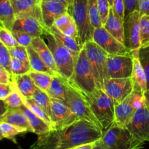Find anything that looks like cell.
<instances>
[{
    "mask_svg": "<svg viewBox=\"0 0 149 149\" xmlns=\"http://www.w3.org/2000/svg\"><path fill=\"white\" fill-rule=\"evenodd\" d=\"M139 49H140L131 51L132 61H133L132 79L134 86L133 91L144 94L148 90V86H147L146 76L140 61Z\"/></svg>",
    "mask_w": 149,
    "mask_h": 149,
    "instance_id": "obj_19",
    "label": "cell"
},
{
    "mask_svg": "<svg viewBox=\"0 0 149 149\" xmlns=\"http://www.w3.org/2000/svg\"><path fill=\"white\" fill-rule=\"evenodd\" d=\"M13 82V74L4 67L0 65V84H10Z\"/></svg>",
    "mask_w": 149,
    "mask_h": 149,
    "instance_id": "obj_45",
    "label": "cell"
},
{
    "mask_svg": "<svg viewBox=\"0 0 149 149\" xmlns=\"http://www.w3.org/2000/svg\"><path fill=\"white\" fill-rule=\"evenodd\" d=\"M93 149H109L106 146L104 145L103 142L101 141V138L97 141H95V143L94 147H93Z\"/></svg>",
    "mask_w": 149,
    "mask_h": 149,
    "instance_id": "obj_51",
    "label": "cell"
},
{
    "mask_svg": "<svg viewBox=\"0 0 149 149\" xmlns=\"http://www.w3.org/2000/svg\"><path fill=\"white\" fill-rule=\"evenodd\" d=\"M13 82L24 98H31L37 88L30 75L28 74L13 75Z\"/></svg>",
    "mask_w": 149,
    "mask_h": 149,
    "instance_id": "obj_23",
    "label": "cell"
},
{
    "mask_svg": "<svg viewBox=\"0 0 149 149\" xmlns=\"http://www.w3.org/2000/svg\"><path fill=\"white\" fill-rule=\"evenodd\" d=\"M15 20L10 0H0V26L12 31Z\"/></svg>",
    "mask_w": 149,
    "mask_h": 149,
    "instance_id": "obj_26",
    "label": "cell"
},
{
    "mask_svg": "<svg viewBox=\"0 0 149 149\" xmlns=\"http://www.w3.org/2000/svg\"><path fill=\"white\" fill-rule=\"evenodd\" d=\"M31 46L34 48L35 50L38 52L39 56L42 58L46 65L53 71L55 74H58V68L55 65L53 55L51 52L48 45L45 43L44 39L41 36L33 38L31 42Z\"/></svg>",
    "mask_w": 149,
    "mask_h": 149,
    "instance_id": "obj_21",
    "label": "cell"
},
{
    "mask_svg": "<svg viewBox=\"0 0 149 149\" xmlns=\"http://www.w3.org/2000/svg\"><path fill=\"white\" fill-rule=\"evenodd\" d=\"M8 49L10 55H11V58H14L17 60H20V61H24V62L29 63V55H28L26 47L23 46V45H17V46L10 48Z\"/></svg>",
    "mask_w": 149,
    "mask_h": 149,
    "instance_id": "obj_40",
    "label": "cell"
},
{
    "mask_svg": "<svg viewBox=\"0 0 149 149\" xmlns=\"http://www.w3.org/2000/svg\"><path fill=\"white\" fill-rule=\"evenodd\" d=\"M7 110H8V108L6 106L4 100L0 99V117L2 116L7 111Z\"/></svg>",
    "mask_w": 149,
    "mask_h": 149,
    "instance_id": "obj_50",
    "label": "cell"
},
{
    "mask_svg": "<svg viewBox=\"0 0 149 149\" xmlns=\"http://www.w3.org/2000/svg\"><path fill=\"white\" fill-rule=\"evenodd\" d=\"M50 97L65 102L66 99V89L62 76L56 74L53 77L49 88L46 92Z\"/></svg>",
    "mask_w": 149,
    "mask_h": 149,
    "instance_id": "obj_27",
    "label": "cell"
},
{
    "mask_svg": "<svg viewBox=\"0 0 149 149\" xmlns=\"http://www.w3.org/2000/svg\"><path fill=\"white\" fill-rule=\"evenodd\" d=\"M3 138H4V136H3V134H2V132H1V129H0V141H1Z\"/></svg>",
    "mask_w": 149,
    "mask_h": 149,
    "instance_id": "obj_55",
    "label": "cell"
},
{
    "mask_svg": "<svg viewBox=\"0 0 149 149\" xmlns=\"http://www.w3.org/2000/svg\"><path fill=\"white\" fill-rule=\"evenodd\" d=\"M126 127L135 138L149 142V109L146 103L135 111Z\"/></svg>",
    "mask_w": 149,
    "mask_h": 149,
    "instance_id": "obj_14",
    "label": "cell"
},
{
    "mask_svg": "<svg viewBox=\"0 0 149 149\" xmlns=\"http://www.w3.org/2000/svg\"><path fill=\"white\" fill-rule=\"evenodd\" d=\"M146 103L144 94L133 91L127 98L115 106L114 125L126 127L134 113Z\"/></svg>",
    "mask_w": 149,
    "mask_h": 149,
    "instance_id": "obj_9",
    "label": "cell"
},
{
    "mask_svg": "<svg viewBox=\"0 0 149 149\" xmlns=\"http://www.w3.org/2000/svg\"><path fill=\"white\" fill-rule=\"evenodd\" d=\"M20 109L23 111L27 119H29V123L33 129V133L36 134L37 135H41L47 133L50 130L51 127L43 119L33 113L27 106L23 104V106H20Z\"/></svg>",
    "mask_w": 149,
    "mask_h": 149,
    "instance_id": "obj_25",
    "label": "cell"
},
{
    "mask_svg": "<svg viewBox=\"0 0 149 149\" xmlns=\"http://www.w3.org/2000/svg\"><path fill=\"white\" fill-rule=\"evenodd\" d=\"M45 36L47 39V45L53 55L58 74L67 79H71L77 57L48 30L46 31Z\"/></svg>",
    "mask_w": 149,
    "mask_h": 149,
    "instance_id": "obj_3",
    "label": "cell"
},
{
    "mask_svg": "<svg viewBox=\"0 0 149 149\" xmlns=\"http://www.w3.org/2000/svg\"><path fill=\"white\" fill-rule=\"evenodd\" d=\"M139 58L147 79V86L149 89V44L143 46L139 49Z\"/></svg>",
    "mask_w": 149,
    "mask_h": 149,
    "instance_id": "obj_39",
    "label": "cell"
},
{
    "mask_svg": "<svg viewBox=\"0 0 149 149\" xmlns=\"http://www.w3.org/2000/svg\"><path fill=\"white\" fill-rule=\"evenodd\" d=\"M69 13L74 18L79 34V43L83 47L84 44L93 38L92 27L88 12V0H74L69 7Z\"/></svg>",
    "mask_w": 149,
    "mask_h": 149,
    "instance_id": "obj_7",
    "label": "cell"
},
{
    "mask_svg": "<svg viewBox=\"0 0 149 149\" xmlns=\"http://www.w3.org/2000/svg\"><path fill=\"white\" fill-rule=\"evenodd\" d=\"M89 103L95 116L100 123L102 131L104 132L114 123V102L104 90H101L97 97Z\"/></svg>",
    "mask_w": 149,
    "mask_h": 149,
    "instance_id": "obj_8",
    "label": "cell"
},
{
    "mask_svg": "<svg viewBox=\"0 0 149 149\" xmlns=\"http://www.w3.org/2000/svg\"><path fill=\"white\" fill-rule=\"evenodd\" d=\"M103 27L114 36L118 41L122 42L125 45V28L124 22L122 21L113 13L111 7H110L109 13V17Z\"/></svg>",
    "mask_w": 149,
    "mask_h": 149,
    "instance_id": "obj_22",
    "label": "cell"
},
{
    "mask_svg": "<svg viewBox=\"0 0 149 149\" xmlns=\"http://www.w3.org/2000/svg\"><path fill=\"white\" fill-rule=\"evenodd\" d=\"M0 28H1V26H0Z\"/></svg>",
    "mask_w": 149,
    "mask_h": 149,
    "instance_id": "obj_57",
    "label": "cell"
},
{
    "mask_svg": "<svg viewBox=\"0 0 149 149\" xmlns=\"http://www.w3.org/2000/svg\"><path fill=\"white\" fill-rule=\"evenodd\" d=\"M41 10L42 21L46 29L54 26L55 20L63 15L69 13V8L67 6L52 0H42Z\"/></svg>",
    "mask_w": 149,
    "mask_h": 149,
    "instance_id": "obj_16",
    "label": "cell"
},
{
    "mask_svg": "<svg viewBox=\"0 0 149 149\" xmlns=\"http://www.w3.org/2000/svg\"><path fill=\"white\" fill-rule=\"evenodd\" d=\"M12 32L19 45H23L26 47L31 45V42L33 38L31 37L29 34L19 30H13Z\"/></svg>",
    "mask_w": 149,
    "mask_h": 149,
    "instance_id": "obj_41",
    "label": "cell"
},
{
    "mask_svg": "<svg viewBox=\"0 0 149 149\" xmlns=\"http://www.w3.org/2000/svg\"><path fill=\"white\" fill-rule=\"evenodd\" d=\"M83 47L85 49L97 86L100 90H103L104 81L108 79L107 58L109 54L93 42V39L87 41Z\"/></svg>",
    "mask_w": 149,
    "mask_h": 149,
    "instance_id": "obj_6",
    "label": "cell"
},
{
    "mask_svg": "<svg viewBox=\"0 0 149 149\" xmlns=\"http://www.w3.org/2000/svg\"><path fill=\"white\" fill-rule=\"evenodd\" d=\"M27 52L29 55V61L30 63L31 70L39 72H44L51 75H56L47 65H46L43 60L42 59L38 52L34 49V48L30 45L27 47Z\"/></svg>",
    "mask_w": 149,
    "mask_h": 149,
    "instance_id": "obj_29",
    "label": "cell"
},
{
    "mask_svg": "<svg viewBox=\"0 0 149 149\" xmlns=\"http://www.w3.org/2000/svg\"><path fill=\"white\" fill-rule=\"evenodd\" d=\"M67 1H68V5H69V7H71V5H72L73 1H74V0H67Z\"/></svg>",
    "mask_w": 149,
    "mask_h": 149,
    "instance_id": "obj_54",
    "label": "cell"
},
{
    "mask_svg": "<svg viewBox=\"0 0 149 149\" xmlns=\"http://www.w3.org/2000/svg\"><path fill=\"white\" fill-rule=\"evenodd\" d=\"M111 8L114 14L124 22L125 17V6L124 0H113Z\"/></svg>",
    "mask_w": 149,
    "mask_h": 149,
    "instance_id": "obj_44",
    "label": "cell"
},
{
    "mask_svg": "<svg viewBox=\"0 0 149 149\" xmlns=\"http://www.w3.org/2000/svg\"><path fill=\"white\" fill-rule=\"evenodd\" d=\"M140 35L141 47L149 44V15H141L140 19Z\"/></svg>",
    "mask_w": 149,
    "mask_h": 149,
    "instance_id": "obj_37",
    "label": "cell"
},
{
    "mask_svg": "<svg viewBox=\"0 0 149 149\" xmlns=\"http://www.w3.org/2000/svg\"><path fill=\"white\" fill-rule=\"evenodd\" d=\"M31 71L29 63L20 61L16 58H11L10 60V72L13 75H20L28 74Z\"/></svg>",
    "mask_w": 149,
    "mask_h": 149,
    "instance_id": "obj_35",
    "label": "cell"
},
{
    "mask_svg": "<svg viewBox=\"0 0 149 149\" xmlns=\"http://www.w3.org/2000/svg\"><path fill=\"white\" fill-rule=\"evenodd\" d=\"M54 26L58 28L62 33L74 38L79 42L78 29L77 24L69 13L63 15L59 18L57 19L54 23Z\"/></svg>",
    "mask_w": 149,
    "mask_h": 149,
    "instance_id": "obj_24",
    "label": "cell"
},
{
    "mask_svg": "<svg viewBox=\"0 0 149 149\" xmlns=\"http://www.w3.org/2000/svg\"><path fill=\"white\" fill-rule=\"evenodd\" d=\"M124 1L125 6V16L135 10H138L139 0H124Z\"/></svg>",
    "mask_w": 149,
    "mask_h": 149,
    "instance_id": "obj_46",
    "label": "cell"
},
{
    "mask_svg": "<svg viewBox=\"0 0 149 149\" xmlns=\"http://www.w3.org/2000/svg\"><path fill=\"white\" fill-rule=\"evenodd\" d=\"M24 105L27 106L33 113H34L36 116L40 117L41 119H43L45 122L48 124L52 128V121H51L50 117L48 116L47 113L42 109L39 106H38L36 103L33 101L31 98L26 99L24 98Z\"/></svg>",
    "mask_w": 149,
    "mask_h": 149,
    "instance_id": "obj_36",
    "label": "cell"
},
{
    "mask_svg": "<svg viewBox=\"0 0 149 149\" xmlns=\"http://www.w3.org/2000/svg\"><path fill=\"white\" fill-rule=\"evenodd\" d=\"M0 129H1L4 138L11 140L15 143H17L15 137L17 135L28 132L27 130L23 129V128L19 127L15 125H11V124L4 122H0Z\"/></svg>",
    "mask_w": 149,
    "mask_h": 149,
    "instance_id": "obj_32",
    "label": "cell"
},
{
    "mask_svg": "<svg viewBox=\"0 0 149 149\" xmlns=\"http://www.w3.org/2000/svg\"><path fill=\"white\" fill-rule=\"evenodd\" d=\"M95 143V141L91 143H84L81 144V145L77 146L74 147V148H71L69 149H93L94 147Z\"/></svg>",
    "mask_w": 149,
    "mask_h": 149,
    "instance_id": "obj_49",
    "label": "cell"
},
{
    "mask_svg": "<svg viewBox=\"0 0 149 149\" xmlns=\"http://www.w3.org/2000/svg\"><path fill=\"white\" fill-rule=\"evenodd\" d=\"M144 95H145L146 98V104L147 107H148L149 109V89L147 90L146 92L144 93Z\"/></svg>",
    "mask_w": 149,
    "mask_h": 149,
    "instance_id": "obj_52",
    "label": "cell"
},
{
    "mask_svg": "<svg viewBox=\"0 0 149 149\" xmlns=\"http://www.w3.org/2000/svg\"><path fill=\"white\" fill-rule=\"evenodd\" d=\"M47 30L49 31L57 39H58L61 43L63 44L65 47H67L76 56L78 57L79 54L82 47L80 46L79 42L76 39L68 36V35H65V33H62L55 26H52L50 29H47Z\"/></svg>",
    "mask_w": 149,
    "mask_h": 149,
    "instance_id": "obj_28",
    "label": "cell"
},
{
    "mask_svg": "<svg viewBox=\"0 0 149 149\" xmlns=\"http://www.w3.org/2000/svg\"><path fill=\"white\" fill-rule=\"evenodd\" d=\"M138 10L141 15H149V0H139Z\"/></svg>",
    "mask_w": 149,
    "mask_h": 149,
    "instance_id": "obj_48",
    "label": "cell"
},
{
    "mask_svg": "<svg viewBox=\"0 0 149 149\" xmlns=\"http://www.w3.org/2000/svg\"><path fill=\"white\" fill-rule=\"evenodd\" d=\"M31 99L40 106L51 119V97L46 92L37 87Z\"/></svg>",
    "mask_w": 149,
    "mask_h": 149,
    "instance_id": "obj_31",
    "label": "cell"
},
{
    "mask_svg": "<svg viewBox=\"0 0 149 149\" xmlns=\"http://www.w3.org/2000/svg\"><path fill=\"white\" fill-rule=\"evenodd\" d=\"M41 1L42 0H10L16 19L33 17L43 24Z\"/></svg>",
    "mask_w": 149,
    "mask_h": 149,
    "instance_id": "obj_17",
    "label": "cell"
},
{
    "mask_svg": "<svg viewBox=\"0 0 149 149\" xmlns=\"http://www.w3.org/2000/svg\"><path fill=\"white\" fill-rule=\"evenodd\" d=\"M102 130L85 119L51 129L38 139L31 149H69L81 144L94 142L103 136Z\"/></svg>",
    "mask_w": 149,
    "mask_h": 149,
    "instance_id": "obj_1",
    "label": "cell"
},
{
    "mask_svg": "<svg viewBox=\"0 0 149 149\" xmlns=\"http://www.w3.org/2000/svg\"><path fill=\"white\" fill-rule=\"evenodd\" d=\"M63 79L66 89V99L64 103L79 119H85L100 128V123L95 116L90 103L84 95L77 88L71 80L64 77Z\"/></svg>",
    "mask_w": 149,
    "mask_h": 149,
    "instance_id": "obj_4",
    "label": "cell"
},
{
    "mask_svg": "<svg viewBox=\"0 0 149 149\" xmlns=\"http://www.w3.org/2000/svg\"><path fill=\"white\" fill-rule=\"evenodd\" d=\"M101 141L109 149H141L145 143L135 138L126 127L114 124L103 132Z\"/></svg>",
    "mask_w": 149,
    "mask_h": 149,
    "instance_id": "obj_5",
    "label": "cell"
},
{
    "mask_svg": "<svg viewBox=\"0 0 149 149\" xmlns=\"http://www.w3.org/2000/svg\"><path fill=\"white\" fill-rule=\"evenodd\" d=\"M29 74L34 82L35 85L38 88L41 89L45 92H47V90H48L51 84V81L53 79V77L55 76L47 74V73L33 71V70L29 71Z\"/></svg>",
    "mask_w": 149,
    "mask_h": 149,
    "instance_id": "obj_30",
    "label": "cell"
},
{
    "mask_svg": "<svg viewBox=\"0 0 149 149\" xmlns=\"http://www.w3.org/2000/svg\"><path fill=\"white\" fill-rule=\"evenodd\" d=\"M13 86L14 87H13V91L4 100L8 109H18L24 104V97L20 94L14 83H13Z\"/></svg>",
    "mask_w": 149,
    "mask_h": 149,
    "instance_id": "obj_33",
    "label": "cell"
},
{
    "mask_svg": "<svg viewBox=\"0 0 149 149\" xmlns=\"http://www.w3.org/2000/svg\"><path fill=\"white\" fill-rule=\"evenodd\" d=\"M10 60L11 55L9 52L8 48L6 47L1 42H0V65L8 70L10 72ZM11 73V72H10Z\"/></svg>",
    "mask_w": 149,
    "mask_h": 149,
    "instance_id": "obj_42",
    "label": "cell"
},
{
    "mask_svg": "<svg viewBox=\"0 0 149 149\" xmlns=\"http://www.w3.org/2000/svg\"><path fill=\"white\" fill-rule=\"evenodd\" d=\"M79 119H81L76 116L63 101L51 97V129L69 125Z\"/></svg>",
    "mask_w": 149,
    "mask_h": 149,
    "instance_id": "obj_15",
    "label": "cell"
},
{
    "mask_svg": "<svg viewBox=\"0 0 149 149\" xmlns=\"http://www.w3.org/2000/svg\"><path fill=\"white\" fill-rule=\"evenodd\" d=\"M97 7H98L99 13H100V18L103 26L106 23L109 17V10H110V4H109V0H97Z\"/></svg>",
    "mask_w": 149,
    "mask_h": 149,
    "instance_id": "obj_43",
    "label": "cell"
},
{
    "mask_svg": "<svg viewBox=\"0 0 149 149\" xmlns=\"http://www.w3.org/2000/svg\"><path fill=\"white\" fill-rule=\"evenodd\" d=\"M13 30L22 31L30 35L31 37L36 38L45 35L47 29L36 18L33 17H26L16 19Z\"/></svg>",
    "mask_w": 149,
    "mask_h": 149,
    "instance_id": "obj_18",
    "label": "cell"
},
{
    "mask_svg": "<svg viewBox=\"0 0 149 149\" xmlns=\"http://www.w3.org/2000/svg\"><path fill=\"white\" fill-rule=\"evenodd\" d=\"M0 122H7L23 128L26 130L28 132H33L29 119L20 108L8 109L7 111L0 117Z\"/></svg>",
    "mask_w": 149,
    "mask_h": 149,
    "instance_id": "obj_20",
    "label": "cell"
},
{
    "mask_svg": "<svg viewBox=\"0 0 149 149\" xmlns=\"http://www.w3.org/2000/svg\"><path fill=\"white\" fill-rule=\"evenodd\" d=\"M103 90L110 96L115 106L123 101L134 90L132 77L107 79L104 81Z\"/></svg>",
    "mask_w": 149,
    "mask_h": 149,
    "instance_id": "obj_12",
    "label": "cell"
},
{
    "mask_svg": "<svg viewBox=\"0 0 149 149\" xmlns=\"http://www.w3.org/2000/svg\"><path fill=\"white\" fill-rule=\"evenodd\" d=\"M88 12L92 27L93 29L102 27L103 24H102L101 18H100L98 7H97V0H88Z\"/></svg>",
    "mask_w": 149,
    "mask_h": 149,
    "instance_id": "obj_34",
    "label": "cell"
},
{
    "mask_svg": "<svg viewBox=\"0 0 149 149\" xmlns=\"http://www.w3.org/2000/svg\"><path fill=\"white\" fill-rule=\"evenodd\" d=\"M70 80L84 95L88 102L95 98L101 90L96 82L84 47H82L77 57L74 73Z\"/></svg>",
    "mask_w": 149,
    "mask_h": 149,
    "instance_id": "obj_2",
    "label": "cell"
},
{
    "mask_svg": "<svg viewBox=\"0 0 149 149\" xmlns=\"http://www.w3.org/2000/svg\"></svg>",
    "mask_w": 149,
    "mask_h": 149,
    "instance_id": "obj_58",
    "label": "cell"
},
{
    "mask_svg": "<svg viewBox=\"0 0 149 149\" xmlns=\"http://www.w3.org/2000/svg\"><path fill=\"white\" fill-rule=\"evenodd\" d=\"M0 42L8 49L19 45L12 31L4 27L0 28Z\"/></svg>",
    "mask_w": 149,
    "mask_h": 149,
    "instance_id": "obj_38",
    "label": "cell"
},
{
    "mask_svg": "<svg viewBox=\"0 0 149 149\" xmlns=\"http://www.w3.org/2000/svg\"><path fill=\"white\" fill-rule=\"evenodd\" d=\"M52 1H57V2H60L61 3V4H63L64 5L67 6V7L69 8V5H68V3L67 0H52Z\"/></svg>",
    "mask_w": 149,
    "mask_h": 149,
    "instance_id": "obj_53",
    "label": "cell"
},
{
    "mask_svg": "<svg viewBox=\"0 0 149 149\" xmlns=\"http://www.w3.org/2000/svg\"><path fill=\"white\" fill-rule=\"evenodd\" d=\"M92 39L109 55H131L129 49L112 36L103 26L94 28Z\"/></svg>",
    "mask_w": 149,
    "mask_h": 149,
    "instance_id": "obj_10",
    "label": "cell"
},
{
    "mask_svg": "<svg viewBox=\"0 0 149 149\" xmlns=\"http://www.w3.org/2000/svg\"><path fill=\"white\" fill-rule=\"evenodd\" d=\"M141 16L139 10H135L125 16L124 20L125 46L130 52L141 47L140 35Z\"/></svg>",
    "mask_w": 149,
    "mask_h": 149,
    "instance_id": "obj_13",
    "label": "cell"
},
{
    "mask_svg": "<svg viewBox=\"0 0 149 149\" xmlns=\"http://www.w3.org/2000/svg\"><path fill=\"white\" fill-rule=\"evenodd\" d=\"M13 83L10 84H0V99L4 100L13 90Z\"/></svg>",
    "mask_w": 149,
    "mask_h": 149,
    "instance_id": "obj_47",
    "label": "cell"
},
{
    "mask_svg": "<svg viewBox=\"0 0 149 149\" xmlns=\"http://www.w3.org/2000/svg\"><path fill=\"white\" fill-rule=\"evenodd\" d=\"M109 4H110L111 7H112V5H113V0H109Z\"/></svg>",
    "mask_w": 149,
    "mask_h": 149,
    "instance_id": "obj_56",
    "label": "cell"
},
{
    "mask_svg": "<svg viewBox=\"0 0 149 149\" xmlns=\"http://www.w3.org/2000/svg\"><path fill=\"white\" fill-rule=\"evenodd\" d=\"M132 68L133 61L132 55H108V79L132 77Z\"/></svg>",
    "mask_w": 149,
    "mask_h": 149,
    "instance_id": "obj_11",
    "label": "cell"
}]
</instances>
